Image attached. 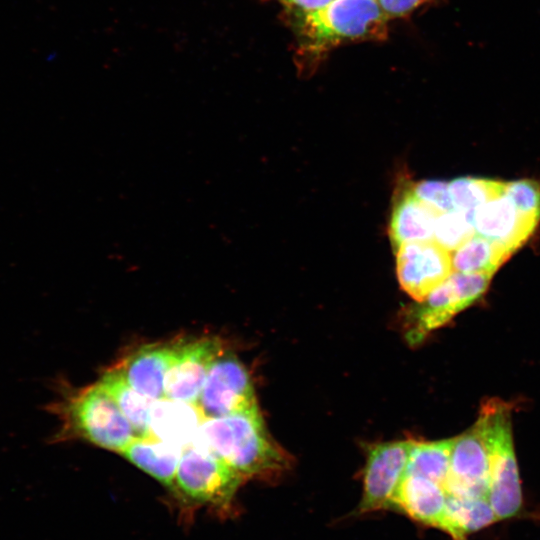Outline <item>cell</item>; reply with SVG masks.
I'll return each instance as SVG.
<instances>
[{
	"label": "cell",
	"mask_w": 540,
	"mask_h": 540,
	"mask_svg": "<svg viewBox=\"0 0 540 540\" xmlns=\"http://www.w3.org/2000/svg\"><path fill=\"white\" fill-rule=\"evenodd\" d=\"M482 432L489 455L488 501L497 520L515 516L522 506V492L511 430V408L502 401L483 403L475 423Z\"/></svg>",
	"instance_id": "obj_4"
},
{
	"label": "cell",
	"mask_w": 540,
	"mask_h": 540,
	"mask_svg": "<svg viewBox=\"0 0 540 540\" xmlns=\"http://www.w3.org/2000/svg\"><path fill=\"white\" fill-rule=\"evenodd\" d=\"M386 16L391 18L402 17L413 12L428 0H378Z\"/></svg>",
	"instance_id": "obj_26"
},
{
	"label": "cell",
	"mask_w": 540,
	"mask_h": 540,
	"mask_svg": "<svg viewBox=\"0 0 540 540\" xmlns=\"http://www.w3.org/2000/svg\"><path fill=\"white\" fill-rule=\"evenodd\" d=\"M202 418L195 405L156 400L151 410V436L181 448L196 436Z\"/></svg>",
	"instance_id": "obj_16"
},
{
	"label": "cell",
	"mask_w": 540,
	"mask_h": 540,
	"mask_svg": "<svg viewBox=\"0 0 540 540\" xmlns=\"http://www.w3.org/2000/svg\"><path fill=\"white\" fill-rule=\"evenodd\" d=\"M470 218L476 235L502 245L511 254L532 235L540 221L518 210L505 194L470 211Z\"/></svg>",
	"instance_id": "obj_12"
},
{
	"label": "cell",
	"mask_w": 540,
	"mask_h": 540,
	"mask_svg": "<svg viewBox=\"0 0 540 540\" xmlns=\"http://www.w3.org/2000/svg\"><path fill=\"white\" fill-rule=\"evenodd\" d=\"M444 488L447 495L488 499L489 455L476 424L453 438L449 476Z\"/></svg>",
	"instance_id": "obj_11"
},
{
	"label": "cell",
	"mask_w": 540,
	"mask_h": 540,
	"mask_svg": "<svg viewBox=\"0 0 540 540\" xmlns=\"http://www.w3.org/2000/svg\"><path fill=\"white\" fill-rule=\"evenodd\" d=\"M221 352L220 342L213 338L172 344L165 398L196 406L209 370Z\"/></svg>",
	"instance_id": "obj_9"
},
{
	"label": "cell",
	"mask_w": 540,
	"mask_h": 540,
	"mask_svg": "<svg viewBox=\"0 0 540 540\" xmlns=\"http://www.w3.org/2000/svg\"><path fill=\"white\" fill-rule=\"evenodd\" d=\"M510 255L502 245L475 234L455 250L453 270L493 275Z\"/></svg>",
	"instance_id": "obj_20"
},
{
	"label": "cell",
	"mask_w": 540,
	"mask_h": 540,
	"mask_svg": "<svg viewBox=\"0 0 540 540\" xmlns=\"http://www.w3.org/2000/svg\"><path fill=\"white\" fill-rule=\"evenodd\" d=\"M297 16L301 45L315 54L348 42L382 39L389 20L378 0H332Z\"/></svg>",
	"instance_id": "obj_3"
},
{
	"label": "cell",
	"mask_w": 540,
	"mask_h": 540,
	"mask_svg": "<svg viewBox=\"0 0 540 540\" xmlns=\"http://www.w3.org/2000/svg\"><path fill=\"white\" fill-rule=\"evenodd\" d=\"M297 15L315 11L327 5L332 0H281Z\"/></svg>",
	"instance_id": "obj_27"
},
{
	"label": "cell",
	"mask_w": 540,
	"mask_h": 540,
	"mask_svg": "<svg viewBox=\"0 0 540 540\" xmlns=\"http://www.w3.org/2000/svg\"><path fill=\"white\" fill-rule=\"evenodd\" d=\"M196 407L204 419L258 408L250 375L234 354L222 351L215 359Z\"/></svg>",
	"instance_id": "obj_7"
},
{
	"label": "cell",
	"mask_w": 540,
	"mask_h": 540,
	"mask_svg": "<svg viewBox=\"0 0 540 540\" xmlns=\"http://www.w3.org/2000/svg\"><path fill=\"white\" fill-rule=\"evenodd\" d=\"M505 195L521 212L540 218V184L521 179L506 183Z\"/></svg>",
	"instance_id": "obj_24"
},
{
	"label": "cell",
	"mask_w": 540,
	"mask_h": 540,
	"mask_svg": "<svg viewBox=\"0 0 540 540\" xmlns=\"http://www.w3.org/2000/svg\"><path fill=\"white\" fill-rule=\"evenodd\" d=\"M243 480L222 459L195 443L183 449L174 488L196 503L220 506L231 501Z\"/></svg>",
	"instance_id": "obj_6"
},
{
	"label": "cell",
	"mask_w": 540,
	"mask_h": 540,
	"mask_svg": "<svg viewBox=\"0 0 540 540\" xmlns=\"http://www.w3.org/2000/svg\"><path fill=\"white\" fill-rule=\"evenodd\" d=\"M449 191L455 210L470 212L505 194L506 183L486 178L459 177L450 181Z\"/></svg>",
	"instance_id": "obj_22"
},
{
	"label": "cell",
	"mask_w": 540,
	"mask_h": 540,
	"mask_svg": "<svg viewBox=\"0 0 540 540\" xmlns=\"http://www.w3.org/2000/svg\"><path fill=\"white\" fill-rule=\"evenodd\" d=\"M172 344H148L130 354L118 367L130 386L153 401L165 398V378Z\"/></svg>",
	"instance_id": "obj_13"
},
{
	"label": "cell",
	"mask_w": 540,
	"mask_h": 540,
	"mask_svg": "<svg viewBox=\"0 0 540 540\" xmlns=\"http://www.w3.org/2000/svg\"><path fill=\"white\" fill-rule=\"evenodd\" d=\"M450 251L434 240L409 242L396 248V274L401 288L422 301L453 272Z\"/></svg>",
	"instance_id": "obj_10"
},
{
	"label": "cell",
	"mask_w": 540,
	"mask_h": 540,
	"mask_svg": "<svg viewBox=\"0 0 540 540\" xmlns=\"http://www.w3.org/2000/svg\"><path fill=\"white\" fill-rule=\"evenodd\" d=\"M453 439L413 441L406 474L427 478L445 487L449 476Z\"/></svg>",
	"instance_id": "obj_21"
},
{
	"label": "cell",
	"mask_w": 540,
	"mask_h": 540,
	"mask_svg": "<svg viewBox=\"0 0 540 540\" xmlns=\"http://www.w3.org/2000/svg\"><path fill=\"white\" fill-rule=\"evenodd\" d=\"M493 275L452 274L404 315L405 338L410 345L420 344L433 330L449 322L487 290Z\"/></svg>",
	"instance_id": "obj_5"
},
{
	"label": "cell",
	"mask_w": 540,
	"mask_h": 540,
	"mask_svg": "<svg viewBox=\"0 0 540 540\" xmlns=\"http://www.w3.org/2000/svg\"><path fill=\"white\" fill-rule=\"evenodd\" d=\"M183 449L153 436L135 438L119 454L168 487L174 488Z\"/></svg>",
	"instance_id": "obj_17"
},
{
	"label": "cell",
	"mask_w": 540,
	"mask_h": 540,
	"mask_svg": "<svg viewBox=\"0 0 540 540\" xmlns=\"http://www.w3.org/2000/svg\"><path fill=\"white\" fill-rule=\"evenodd\" d=\"M60 384L61 397L46 406L61 420L53 441L82 439L120 453L137 438L114 399L98 383L79 390Z\"/></svg>",
	"instance_id": "obj_2"
},
{
	"label": "cell",
	"mask_w": 540,
	"mask_h": 540,
	"mask_svg": "<svg viewBox=\"0 0 540 540\" xmlns=\"http://www.w3.org/2000/svg\"><path fill=\"white\" fill-rule=\"evenodd\" d=\"M447 493L443 486L427 478L408 475L403 478L393 501V507L413 520L442 529Z\"/></svg>",
	"instance_id": "obj_14"
},
{
	"label": "cell",
	"mask_w": 540,
	"mask_h": 540,
	"mask_svg": "<svg viewBox=\"0 0 540 540\" xmlns=\"http://www.w3.org/2000/svg\"><path fill=\"white\" fill-rule=\"evenodd\" d=\"M114 399L139 438L151 436L154 401L133 389L118 368L105 371L97 382Z\"/></svg>",
	"instance_id": "obj_18"
},
{
	"label": "cell",
	"mask_w": 540,
	"mask_h": 540,
	"mask_svg": "<svg viewBox=\"0 0 540 540\" xmlns=\"http://www.w3.org/2000/svg\"><path fill=\"white\" fill-rule=\"evenodd\" d=\"M439 215L417 199L412 187L404 188L395 201L390 219L389 235L393 247L433 240Z\"/></svg>",
	"instance_id": "obj_15"
},
{
	"label": "cell",
	"mask_w": 540,
	"mask_h": 540,
	"mask_svg": "<svg viewBox=\"0 0 540 540\" xmlns=\"http://www.w3.org/2000/svg\"><path fill=\"white\" fill-rule=\"evenodd\" d=\"M413 441L381 442L368 448L360 512L393 507L397 490L406 475Z\"/></svg>",
	"instance_id": "obj_8"
},
{
	"label": "cell",
	"mask_w": 540,
	"mask_h": 540,
	"mask_svg": "<svg viewBox=\"0 0 540 540\" xmlns=\"http://www.w3.org/2000/svg\"><path fill=\"white\" fill-rule=\"evenodd\" d=\"M205 447L243 479L267 478L282 472L288 459L268 434L259 408L218 418H206L196 433Z\"/></svg>",
	"instance_id": "obj_1"
},
{
	"label": "cell",
	"mask_w": 540,
	"mask_h": 540,
	"mask_svg": "<svg viewBox=\"0 0 540 540\" xmlns=\"http://www.w3.org/2000/svg\"><path fill=\"white\" fill-rule=\"evenodd\" d=\"M496 520L488 499L447 495L442 530L453 540H466L467 535L491 525Z\"/></svg>",
	"instance_id": "obj_19"
},
{
	"label": "cell",
	"mask_w": 540,
	"mask_h": 540,
	"mask_svg": "<svg viewBox=\"0 0 540 540\" xmlns=\"http://www.w3.org/2000/svg\"><path fill=\"white\" fill-rule=\"evenodd\" d=\"M475 231L470 212L451 210L436 219L433 240L448 251H455L469 240Z\"/></svg>",
	"instance_id": "obj_23"
},
{
	"label": "cell",
	"mask_w": 540,
	"mask_h": 540,
	"mask_svg": "<svg viewBox=\"0 0 540 540\" xmlns=\"http://www.w3.org/2000/svg\"><path fill=\"white\" fill-rule=\"evenodd\" d=\"M414 195L429 208L442 214L454 209L449 184L440 180H424L412 186Z\"/></svg>",
	"instance_id": "obj_25"
}]
</instances>
